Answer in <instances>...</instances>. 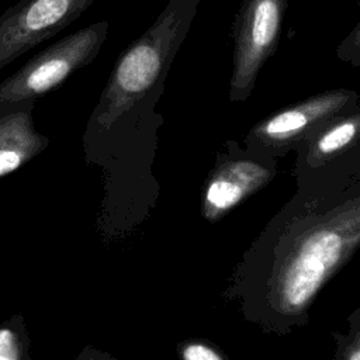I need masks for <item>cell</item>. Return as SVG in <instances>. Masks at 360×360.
<instances>
[{
	"label": "cell",
	"mask_w": 360,
	"mask_h": 360,
	"mask_svg": "<svg viewBox=\"0 0 360 360\" xmlns=\"http://www.w3.org/2000/svg\"><path fill=\"white\" fill-rule=\"evenodd\" d=\"M48 145L34 129L31 112L13 111L0 117V177L20 169Z\"/></svg>",
	"instance_id": "obj_8"
},
{
	"label": "cell",
	"mask_w": 360,
	"mask_h": 360,
	"mask_svg": "<svg viewBox=\"0 0 360 360\" xmlns=\"http://www.w3.org/2000/svg\"><path fill=\"white\" fill-rule=\"evenodd\" d=\"M350 96V91L323 93L274 114L257 125L252 135L263 145L288 143L302 136L316 124L336 115L349 103Z\"/></svg>",
	"instance_id": "obj_6"
},
{
	"label": "cell",
	"mask_w": 360,
	"mask_h": 360,
	"mask_svg": "<svg viewBox=\"0 0 360 360\" xmlns=\"http://www.w3.org/2000/svg\"><path fill=\"white\" fill-rule=\"evenodd\" d=\"M269 180L270 169L257 162L239 159L224 163L205 188L202 204L205 218L218 219Z\"/></svg>",
	"instance_id": "obj_7"
},
{
	"label": "cell",
	"mask_w": 360,
	"mask_h": 360,
	"mask_svg": "<svg viewBox=\"0 0 360 360\" xmlns=\"http://www.w3.org/2000/svg\"><path fill=\"white\" fill-rule=\"evenodd\" d=\"M17 333L8 328L0 329V360H18L22 357Z\"/></svg>",
	"instance_id": "obj_11"
},
{
	"label": "cell",
	"mask_w": 360,
	"mask_h": 360,
	"mask_svg": "<svg viewBox=\"0 0 360 360\" xmlns=\"http://www.w3.org/2000/svg\"><path fill=\"white\" fill-rule=\"evenodd\" d=\"M359 245L360 191L287 226L274 248L267 280L271 314H302Z\"/></svg>",
	"instance_id": "obj_1"
},
{
	"label": "cell",
	"mask_w": 360,
	"mask_h": 360,
	"mask_svg": "<svg viewBox=\"0 0 360 360\" xmlns=\"http://www.w3.org/2000/svg\"><path fill=\"white\" fill-rule=\"evenodd\" d=\"M200 0H169L153 24L118 58L96 110L108 129L163 79L197 14Z\"/></svg>",
	"instance_id": "obj_2"
},
{
	"label": "cell",
	"mask_w": 360,
	"mask_h": 360,
	"mask_svg": "<svg viewBox=\"0 0 360 360\" xmlns=\"http://www.w3.org/2000/svg\"><path fill=\"white\" fill-rule=\"evenodd\" d=\"M343 357L350 360H360V333L353 340V343L347 347V352L343 354Z\"/></svg>",
	"instance_id": "obj_13"
},
{
	"label": "cell",
	"mask_w": 360,
	"mask_h": 360,
	"mask_svg": "<svg viewBox=\"0 0 360 360\" xmlns=\"http://www.w3.org/2000/svg\"><path fill=\"white\" fill-rule=\"evenodd\" d=\"M285 6L287 0H242L232 25V100L245 98L250 93L260 68L274 52Z\"/></svg>",
	"instance_id": "obj_4"
},
{
	"label": "cell",
	"mask_w": 360,
	"mask_h": 360,
	"mask_svg": "<svg viewBox=\"0 0 360 360\" xmlns=\"http://www.w3.org/2000/svg\"><path fill=\"white\" fill-rule=\"evenodd\" d=\"M181 357L186 360H221L222 354H219L215 349L201 345L191 343L183 347Z\"/></svg>",
	"instance_id": "obj_12"
},
{
	"label": "cell",
	"mask_w": 360,
	"mask_h": 360,
	"mask_svg": "<svg viewBox=\"0 0 360 360\" xmlns=\"http://www.w3.org/2000/svg\"><path fill=\"white\" fill-rule=\"evenodd\" d=\"M96 0H20L0 15V69L76 21Z\"/></svg>",
	"instance_id": "obj_5"
},
{
	"label": "cell",
	"mask_w": 360,
	"mask_h": 360,
	"mask_svg": "<svg viewBox=\"0 0 360 360\" xmlns=\"http://www.w3.org/2000/svg\"><path fill=\"white\" fill-rule=\"evenodd\" d=\"M108 28L107 20L91 22L37 53L0 83V107L42 96L93 62L107 39Z\"/></svg>",
	"instance_id": "obj_3"
},
{
	"label": "cell",
	"mask_w": 360,
	"mask_h": 360,
	"mask_svg": "<svg viewBox=\"0 0 360 360\" xmlns=\"http://www.w3.org/2000/svg\"><path fill=\"white\" fill-rule=\"evenodd\" d=\"M338 56L353 65H360V22L339 45Z\"/></svg>",
	"instance_id": "obj_10"
},
{
	"label": "cell",
	"mask_w": 360,
	"mask_h": 360,
	"mask_svg": "<svg viewBox=\"0 0 360 360\" xmlns=\"http://www.w3.org/2000/svg\"><path fill=\"white\" fill-rule=\"evenodd\" d=\"M360 134V112L339 120L322 131L311 145V158L326 159L349 146Z\"/></svg>",
	"instance_id": "obj_9"
}]
</instances>
